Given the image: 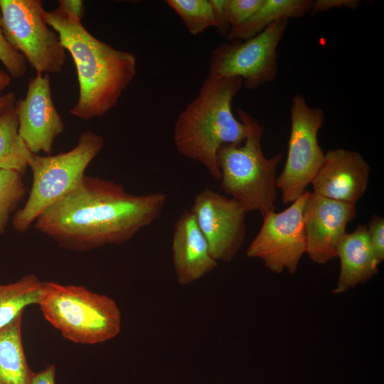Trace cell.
I'll return each mask as SVG.
<instances>
[{
	"label": "cell",
	"mask_w": 384,
	"mask_h": 384,
	"mask_svg": "<svg viewBox=\"0 0 384 384\" xmlns=\"http://www.w3.org/2000/svg\"><path fill=\"white\" fill-rule=\"evenodd\" d=\"M172 262L179 284H191L209 274L218 265L193 214L184 210L174 224Z\"/></svg>",
	"instance_id": "9a60e30c"
},
{
	"label": "cell",
	"mask_w": 384,
	"mask_h": 384,
	"mask_svg": "<svg viewBox=\"0 0 384 384\" xmlns=\"http://www.w3.org/2000/svg\"><path fill=\"white\" fill-rule=\"evenodd\" d=\"M237 112L247 134L242 145L226 144L219 149L220 186L247 213L257 211L263 217L275 210L276 171L282 154L267 158L261 144L263 125L242 109Z\"/></svg>",
	"instance_id": "277c9868"
},
{
	"label": "cell",
	"mask_w": 384,
	"mask_h": 384,
	"mask_svg": "<svg viewBox=\"0 0 384 384\" xmlns=\"http://www.w3.org/2000/svg\"><path fill=\"white\" fill-rule=\"evenodd\" d=\"M1 24L9 43L36 71L60 73L65 49L58 33L45 20L41 0H0Z\"/></svg>",
	"instance_id": "52a82bcc"
},
{
	"label": "cell",
	"mask_w": 384,
	"mask_h": 384,
	"mask_svg": "<svg viewBox=\"0 0 384 384\" xmlns=\"http://www.w3.org/2000/svg\"><path fill=\"white\" fill-rule=\"evenodd\" d=\"M16 102V95L14 92L1 95L0 96V114L11 106L15 105Z\"/></svg>",
	"instance_id": "f546056e"
},
{
	"label": "cell",
	"mask_w": 384,
	"mask_h": 384,
	"mask_svg": "<svg viewBox=\"0 0 384 384\" xmlns=\"http://www.w3.org/2000/svg\"><path fill=\"white\" fill-rule=\"evenodd\" d=\"M18 133L34 154L50 155L65 125L52 99L48 74L36 73L28 80L26 96L16 100Z\"/></svg>",
	"instance_id": "7c38bea8"
},
{
	"label": "cell",
	"mask_w": 384,
	"mask_h": 384,
	"mask_svg": "<svg viewBox=\"0 0 384 384\" xmlns=\"http://www.w3.org/2000/svg\"><path fill=\"white\" fill-rule=\"evenodd\" d=\"M38 305L47 321L75 343L106 342L121 330L117 303L83 286L43 282Z\"/></svg>",
	"instance_id": "5b68a950"
},
{
	"label": "cell",
	"mask_w": 384,
	"mask_h": 384,
	"mask_svg": "<svg viewBox=\"0 0 384 384\" xmlns=\"http://www.w3.org/2000/svg\"><path fill=\"white\" fill-rule=\"evenodd\" d=\"M205 237L212 257L230 262L245 238L247 212L235 199L210 188L198 192L189 209Z\"/></svg>",
	"instance_id": "8fae6325"
},
{
	"label": "cell",
	"mask_w": 384,
	"mask_h": 384,
	"mask_svg": "<svg viewBox=\"0 0 384 384\" xmlns=\"http://www.w3.org/2000/svg\"><path fill=\"white\" fill-rule=\"evenodd\" d=\"M166 3L181 17L191 35L216 27L210 0H166Z\"/></svg>",
	"instance_id": "44dd1931"
},
{
	"label": "cell",
	"mask_w": 384,
	"mask_h": 384,
	"mask_svg": "<svg viewBox=\"0 0 384 384\" xmlns=\"http://www.w3.org/2000/svg\"><path fill=\"white\" fill-rule=\"evenodd\" d=\"M58 5L59 8L74 15L80 20H82L85 15V6L83 1L60 0Z\"/></svg>",
	"instance_id": "f1b7e54d"
},
{
	"label": "cell",
	"mask_w": 384,
	"mask_h": 384,
	"mask_svg": "<svg viewBox=\"0 0 384 384\" xmlns=\"http://www.w3.org/2000/svg\"><path fill=\"white\" fill-rule=\"evenodd\" d=\"M104 145L102 135L87 129L68 151L48 156L33 154L28 164L33 174L31 188L26 203L13 218V228L26 231L46 209L74 190Z\"/></svg>",
	"instance_id": "8992f818"
},
{
	"label": "cell",
	"mask_w": 384,
	"mask_h": 384,
	"mask_svg": "<svg viewBox=\"0 0 384 384\" xmlns=\"http://www.w3.org/2000/svg\"><path fill=\"white\" fill-rule=\"evenodd\" d=\"M0 61L11 77L18 79L27 71V63L23 56L15 50L6 39L2 29L0 9Z\"/></svg>",
	"instance_id": "603a6c76"
},
{
	"label": "cell",
	"mask_w": 384,
	"mask_h": 384,
	"mask_svg": "<svg viewBox=\"0 0 384 384\" xmlns=\"http://www.w3.org/2000/svg\"><path fill=\"white\" fill-rule=\"evenodd\" d=\"M43 284L33 274L10 284H0V329L23 314L28 306L38 304Z\"/></svg>",
	"instance_id": "ffe728a7"
},
{
	"label": "cell",
	"mask_w": 384,
	"mask_h": 384,
	"mask_svg": "<svg viewBox=\"0 0 384 384\" xmlns=\"http://www.w3.org/2000/svg\"><path fill=\"white\" fill-rule=\"evenodd\" d=\"M242 86L240 78L207 76L174 124L176 150L201 163L216 180L220 179L219 149L226 144L240 146L247 137L246 126L232 112L233 100Z\"/></svg>",
	"instance_id": "3957f363"
},
{
	"label": "cell",
	"mask_w": 384,
	"mask_h": 384,
	"mask_svg": "<svg viewBox=\"0 0 384 384\" xmlns=\"http://www.w3.org/2000/svg\"><path fill=\"white\" fill-rule=\"evenodd\" d=\"M336 257L341 265L334 294L365 283L378 272L380 262L372 249L366 225H359L353 233L341 236L336 245Z\"/></svg>",
	"instance_id": "2e32d148"
},
{
	"label": "cell",
	"mask_w": 384,
	"mask_h": 384,
	"mask_svg": "<svg viewBox=\"0 0 384 384\" xmlns=\"http://www.w3.org/2000/svg\"><path fill=\"white\" fill-rule=\"evenodd\" d=\"M370 242L373 252L380 263L384 260V219L373 215L367 226Z\"/></svg>",
	"instance_id": "d4e9b609"
},
{
	"label": "cell",
	"mask_w": 384,
	"mask_h": 384,
	"mask_svg": "<svg viewBox=\"0 0 384 384\" xmlns=\"http://www.w3.org/2000/svg\"><path fill=\"white\" fill-rule=\"evenodd\" d=\"M309 193L305 191L284 210L263 216L261 228L247 250L248 257L260 259L277 274L285 269L290 274L297 272L306 250L303 214Z\"/></svg>",
	"instance_id": "30bf717a"
},
{
	"label": "cell",
	"mask_w": 384,
	"mask_h": 384,
	"mask_svg": "<svg viewBox=\"0 0 384 384\" xmlns=\"http://www.w3.org/2000/svg\"><path fill=\"white\" fill-rule=\"evenodd\" d=\"M263 2L264 0H230L229 22L231 28L238 26L247 20Z\"/></svg>",
	"instance_id": "cb8c5ba5"
},
{
	"label": "cell",
	"mask_w": 384,
	"mask_h": 384,
	"mask_svg": "<svg viewBox=\"0 0 384 384\" xmlns=\"http://www.w3.org/2000/svg\"><path fill=\"white\" fill-rule=\"evenodd\" d=\"M229 1L230 0H210L216 28L219 34L225 37L231 28L229 22Z\"/></svg>",
	"instance_id": "484cf974"
},
{
	"label": "cell",
	"mask_w": 384,
	"mask_h": 384,
	"mask_svg": "<svg viewBox=\"0 0 384 384\" xmlns=\"http://www.w3.org/2000/svg\"><path fill=\"white\" fill-rule=\"evenodd\" d=\"M166 201L163 192L133 194L113 181L85 175L34 225L65 249L86 251L129 241L158 218Z\"/></svg>",
	"instance_id": "6da1fadb"
},
{
	"label": "cell",
	"mask_w": 384,
	"mask_h": 384,
	"mask_svg": "<svg viewBox=\"0 0 384 384\" xmlns=\"http://www.w3.org/2000/svg\"><path fill=\"white\" fill-rule=\"evenodd\" d=\"M22 316L0 329V384H31L33 371L23 350Z\"/></svg>",
	"instance_id": "ac0fdd59"
},
{
	"label": "cell",
	"mask_w": 384,
	"mask_h": 384,
	"mask_svg": "<svg viewBox=\"0 0 384 384\" xmlns=\"http://www.w3.org/2000/svg\"><path fill=\"white\" fill-rule=\"evenodd\" d=\"M290 119L287 160L277 178V188L281 190L285 204L293 203L305 192L325 161L317 138L325 119L324 110L310 107L304 95L298 93L292 99Z\"/></svg>",
	"instance_id": "ba28073f"
},
{
	"label": "cell",
	"mask_w": 384,
	"mask_h": 384,
	"mask_svg": "<svg viewBox=\"0 0 384 384\" xmlns=\"http://www.w3.org/2000/svg\"><path fill=\"white\" fill-rule=\"evenodd\" d=\"M33 154L18 133L14 105L0 114V170L13 171L23 176Z\"/></svg>",
	"instance_id": "d6986e66"
},
{
	"label": "cell",
	"mask_w": 384,
	"mask_h": 384,
	"mask_svg": "<svg viewBox=\"0 0 384 384\" xmlns=\"http://www.w3.org/2000/svg\"><path fill=\"white\" fill-rule=\"evenodd\" d=\"M313 2L312 0H264L247 20L230 28L226 38L230 41L250 39L277 21L303 16L310 12Z\"/></svg>",
	"instance_id": "e0dca14e"
},
{
	"label": "cell",
	"mask_w": 384,
	"mask_h": 384,
	"mask_svg": "<svg viewBox=\"0 0 384 384\" xmlns=\"http://www.w3.org/2000/svg\"><path fill=\"white\" fill-rule=\"evenodd\" d=\"M31 384H55V365L50 364L39 372H33Z\"/></svg>",
	"instance_id": "83f0119b"
},
{
	"label": "cell",
	"mask_w": 384,
	"mask_h": 384,
	"mask_svg": "<svg viewBox=\"0 0 384 384\" xmlns=\"http://www.w3.org/2000/svg\"><path fill=\"white\" fill-rule=\"evenodd\" d=\"M356 217L355 205L310 192L304 214L306 253L311 261L325 264L336 257V245Z\"/></svg>",
	"instance_id": "4fadbf2b"
},
{
	"label": "cell",
	"mask_w": 384,
	"mask_h": 384,
	"mask_svg": "<svg viewBox=\"0 0 384 384\" xmlns=\"http://www.w3.org/2000/svg\"><path fill=\"white\" fill-rule=\"evenodd\" d=\"M289 20L277 21L255 36L223 43L211 53L208 76L240 78L242 85L254 90L273 81L278 73L277 48Z\"/></svg>",
	"instance_id": "9c48e42d"
},
{
	"label": "cell",
	"mask_w": 384,
	"mask_h": 384,
	"mask_svg": "<svg viewBox=\"0 0 384 384\" xmlns=\"http://www.w3.org/2000/svg\"><path fill=\"white\" fill-rule=\"evenodd\" d=\"M43 16L58 33L76 68L79 97L70 114L83 120L105 115L136 75L134 55L97 39L80 19L59 7L45 10Z\"/></svg>",
	"instance_id": "7a4b0ae2"
},
{
	"label": "cell",
	"mask_w": 384,
	"mask_h": 384,
	"mask_svg": "<svg viewBox=\"0 0 384 384\" xmlns=\"http://www.w3.org/2000/svg\"><path fill=\"white\" fill-rule=\"evenodd\" d=\"M361 4L359 0H316L314 1L310 14L315 15L336 8L356 9Z\"/></svg>",
	"instance_id": "4316f807"
},
{
	"label": "cell",
	"mask_w": 384,
	"mask_h": 384,
	"mask_svg": "<svg viewBox=\"0 0 384 384\" xmlns=\"http://www.w3.org/2000/svg\"><path fill=\"white\" fill-rule=\"evenodd\" d=\"M26 193L22 175L0 170V235L5 233L10 216Z\"/></svg>",
	"instance_id": "7402d4cb"
},
{
	"label": "cell",
	"mask_w": 384,
	"mask_h": 384,
	"mask_svg": "<svg viewBox=\"0 0 384 384\" xmlns=\"http://www.w3.org/2000/svg\"><path fill=\"white\" fill-rule=\"evenodd\" d=\"M11 81V77L10 75L6 71L0 69V96L9 86Z\"/></svg>",
	"instance_id": "4dcf8cb0"
},
{
	"label": "cell",
	"mask_w": 384,
	"mask_h": 384,
	"mask_svg": "<svg viewBox=\"0 0 384 384\" xmlns=\"http://www.w3.org/2000/svg\"><path fill=\"white\" fill-rule=\"evenodd\" d=\"M370 166L358 151L329 150L325 161L311 184L314 193L355 205L365 193Z\"/></svg>",
	"instance_id": "5bb4252c"
}]
</instances>
